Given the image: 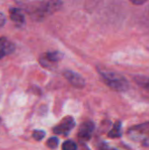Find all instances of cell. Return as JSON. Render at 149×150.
Masks as SVG:
<instances>
[{
    "instance_id": "cell-4",
    "label": "cell",
    "mask_w": 149,
    "mask_h": 150,
    "mask_svg": "<svg viewBox=\"0 0 149 150\" xmlns=\"http://www.w3.org/2000/svg\"><path fill=\"white\" fill-rule=\"evenodd\" d=\"M95 125L92 121H85L80 125L78 130V137L83 141H89L94 132Z\"/></svg>"
},
{
    "instance_id": "cell-14",
    "label": "cell",
    "mask_w": 149,
    "mask_h": 150,
    "mask_svg": "<svg viewBox=\"0 0 149 150\" xmlns=\"http://www.w3.org/2000/svg\"><path fill=\"white\" fill-rule=\"evenodd\" d=\"M5 22H6V18H5V16H4L3 13L0 12V27L4 26V24H5Z\"/></svg>"
},
{
    "instance_id": "cell-6",
    "label": "cell",
    "mask_w": 149,
    "mask_h": 150,
    "mask_svg": "<svg viewBox=\"0 0 149 150\" xmlns=\"http://www.w3.org/2000/svg\"><path fill=\"white\" fill-rule=\"evenodd\" d=\"M63 58V54L60 52H48L42 55L40 64L44 67H50L51 64L60 62Z\"/></svg>"
},
{
    "instance_id": "cell-17",
    "label": "cell",
    "mask_w": 149,
    "mask_h": 150,
    "mask_svg": "<svg viewBox=\"0 0 149 150\" xmlns=\"http://www.w3.org/2000/svg\"><path fill=\"white\" fill-rule=\"evenodd\" d=\"M0 123H1V119H0Z\"/></svg>"
},
{
    "instance_id": "cell-9",
    "label": "cell",
    "mask_w": 149,
    "mask_h": 150,
    "mask_svg": "<svg viewBox=\"0 0 149 150\" xmlns=\"http://www.w3.org/2000/svg\"><path fill=\"white\" fill-rule=\"evenodd\" d=\"M122 136V123L121 121L118 120L114 123L112 130L108 133V137L109 138H119Z\"/></svg>"
},
{
    "instance_id": "cell-5",
    "label": "cell",
    "mask_w": 149,
    "mask_h": 150,
    "mask_svg": "<svg viewBox=\"0 0 149 150\" xmlns=\"http://www.w3.org/2000/svg\"><path fill=\"white\" fill-rule=\"evenodd\" d=\"M63 76L69 82V83L76 88H79V89L83 88L85 85L84 79L80 75H78L77 73H76L72 70H66L63 73Z\"/></svg>"
},
{
    "instance_id": "cell-7",
    "label": "cell",
    "mask_w": 149,
    "mask_h": 150,
    "mask_svg": "<svg viewBox=\"0 0 149 150\" xmlns=\"http://www.w3.org/2000/svg\"><path fill=\"white\" fill-rule=\"evenodd\" d=\"M15 46L5 38H0V60L14 52Z\"/></svg>"
},
{
    "instance_id": "cell-13",
    "label": "cell",
    "mask_w": 149,
    "mask_h": 150,
    "mask_svg": "<svg viewBox=\"0 0 149 150\" xmlns=\"http://www.w3.org/2000/svg\"><path fill=\"white\" fill-rule=\"evenodd\" d=\"M32 137L36 141L40 142V140H42L45 137V132H43L41 130H34L32 133Z\"/></svg>"
},
{
    "instance_id": "cell-10",
    "label": "cell",
    "mask_w": 149,
    "mask_h": 150,
    "mask_svg": "<svg viewBox=\"0 0 149 150\" xmlns=\"http://www.w3.org/2000/svg\"><path fill=\"white\" fill-rule=\"evenodd\" d=\"M134 81L135 83L141 86V88L145 89L149 92V78L147 76H134Z\"/></svg>"
},
{
    "instance_id": "cell-11",
    "label": "cell",
    "mask_w": 149,
    "mask_h": 150,
    "mask_svg": "<svg viewBox=\"0 0 149 150\" xmlns=\"http://www.w3.org/2000/svg\"><path fill=\"white\" fill-rule=\"evenodd\" d=\"M77 146L72 141H67L62 144V150H76Z\"/></svg>"
},
{
    "instance_id": "cell-15",
    "label": "cell",
    "mask_w": 149,
    "mask_h": 150,
    "mask_svg": "<svg viewBox=\"0 0 149 150\" xmlns=\"http://www.w3.org/2000/svg\"><path fill=\"white\" fill-rule=\"evenodd\" d=\"M99 150H118V149H113V148H112V147H110V146H108V145H106V144H102V145L99 147Z\"/></svg>"
},
{
    "instance_id": "cell-1",
    "label": "cell",
    "mask_w": 149,
    "mask_h": 150,
    "mask_svg": "<svg viewBox=\"0 0 149 150\" xmlns=\"http://www.w3.org/2000/svg\"><path fill=\"white\" fill-rule=\"evenodd\" d=\"M98 73L100 74L103 81L111 89L119 92L126 91L129 89V83L125 76L113 71L102 69H98Z\"/></svg>"
},
{
    "instance_id": "cell-8",
    "label": "cell",
    "mask_w": 149,
    "mask_h": 150,
    "mask_svg": "<svg viewBox=\"0 0 149 150\" xmlns=\"http://www.w3.org/2000/svg\"><path fill=\"white\" fill-rule=\"evenodd\" d=\"M10 18L17 25H22L25 23V16L22 11L18 8H11L10 10Z\"/></svg>"
},
{
    "instance_id": "cell-16",
    "label": "cell",
    "mask_w": 149,
    "mask_h": 150,
    "mask_svg": "<svg viewBox=\"0 0 149 150\" xmlns=\"http://www.w3.org/2000/svg\"><path fill=\"white\" fill-rule=\"evenodd\" d=\"M133 4H143L146 3V0H141V1H132Z\"/></svg>"
},
{
    "instance_id": "cell-12",
    "label": "cell",
    "mask_w": 149,
    "mask_h": 150,
    "mask_svg": "<svg viewBox=\"0 0 149 150\" xmlns=\"http://www.w3.org/2000/svg\"><path fill=\"white\" fill-rule=\"evenodd\" d=\"M58 144H59V141L55 137H52V138L48 139L47 142V146L51 149H55L57 148Z\"/></svg>"
},
{
    "instance_id": "cell-2",
    "label": "cell",
    "mask_w": 149,
    "mask_h": 150,
    "mask_svg": "<svg viewBox=\"0 0 149 150\" xmlns=\"http://www.w3.org/2000/svg\"><path fill=\"white\" fill-rule=\"evenodd\" d=\"M127 134L133 141L146 145L149 142V121L131 127Z\"/></svg>"
},
{
    "instance_id": "cell-3",
    "label": "cell",
    "mask_w": 149,
    "mask_h": 150,
    "mask_svg": "<svg viewBox=\"0 0 149 150\" xmlns=\"http://www.w3.org/2000/svg\"><path fill=\"white\" fill-rule=\"evenodd\" d=\"M76 126L75 120L72 117H65L61 120V121L54 127L53 131L56 134L60 135H67Z\"/></svg>"
}]
</instances>
